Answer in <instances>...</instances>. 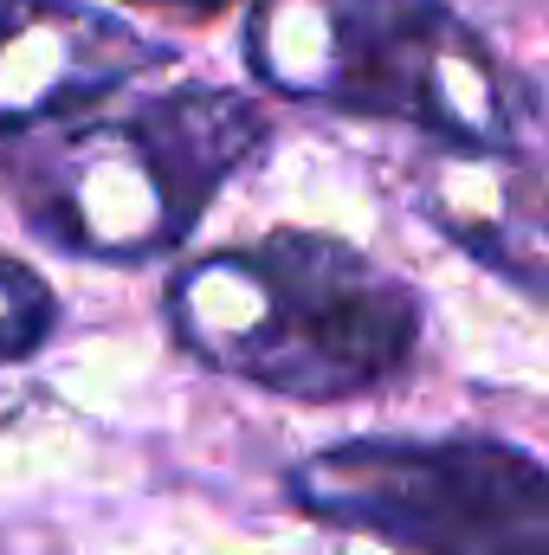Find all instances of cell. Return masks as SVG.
Returning <instances> with one entry per match:
<instances>
[{"label":"cell","instance_id":"obj_1","mask_svg":"<svg viewBox=\"0 0 549 555\" xmlns=\"http://www.w3.org/2000/svg\"><path fill=\"white\" fill-rule=\"evenodd\" d=\"M175 343L227 382L291 401H356L420 343V297L356 246L284 227L168 284Z\"/></svg>","mask_w":549,"mask_h":555},{"label":"cell","instance_id":"obj_3","mask_svg":"<svg viewBox=\"0 0 549 555\" xmlns=\"http://www.w3.org/2000/svg\"><path fill=\"white\" fill-rule=\"evenodd\" d=\"M253 72L284 98L511 149L524 98L446 0H253Z\"/></svg>","mask_w":549,"mask_h":555},{"label":"cell","instance_id":"obj_4","mask_svg":"<svg viewBox=\"0 0 549 555\" xmlns=\"http://www.w3.org/2000/svg\"><path fill=\"white\" fill-rule=\"evenodd\" d=\"M291 498L408 555H549V472L478 433L330 446L291 472Z\"/></svg>","mask_w":549,"mask_h":555},{"label":"cell","instance_id":"obj_5","mask_svg":"<svg viewBox=\"0 0 549 555\" xmlns=\"http://www.w3.org/2000/svg\"><path fill=\"white\" fill-rule=\"evenodd\" d=\"M155 65L168 46L91 0H0V137L85 124Z\"/></svg>","mask_w":549,"mask_h":555},{"label":"cell","instance_id":"obj_7","mask_svg":"<svg viewBox=\"0 0 549 555\" xmlns=\"http://www.w3.org/2000/svg\"><path fill=\"white\" fill-rule=\"evenodd\" d=\"M142 7H188V13H207V7H227V0H142Z\"/></svg>","mask_w":549,"mask_h":555},{"label":"cell","instance_id":"obj_2","mask_svg":"<svg viewBox=\"0 0 549 555\" xmlns=\"http://www.w3.org/2000/svg\"><path fill=\"white\" fill-rule=\"evenodd\" d=\"M266 142V111L240 91H162L117 117L20 137L0 155V181L20 220L78 259L137 266L175 253L227 175Z\"/></svg>","mask_w":549,"mask_h":555},{"label":"cell","instance_id":"obj_6","mask_svg":"<svg viewBox=\"0 0 549 555\" xmlns=\"http://www.w3.org/2000/svg\"><path fill=\"white\" fill-rule=\"evenodd\" d=\"M52 323H59V297L26 272L20 259L0 253V369L26 362L33 349H46Z\"/></svg>","mask_w":549,"mask_h":555}]
</instances>
